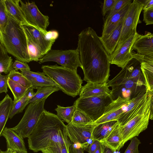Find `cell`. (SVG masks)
<instances>
[{"label": "cell", "mask_w": 153, "mask_h": 153, "mask_svg": "<svg viewBox=\"0 0 153 153\" xmlns=\"http://www.w3.org/2000/svg\"><path fill=\"white\" fill-rule=\"evenodd\" d=\"M78 48L83 71V80L98 84L107 83L110 76L109 55L99 37L90 27L78 35Z\"/></svg>", "instance_id": "6da1fadb"}, {"label": "cell", "mask_w": 153, "mask_h": 153, "mask_svg": "<svg viewBox=\"0 0 153 153\" xmlns=\"http://www.w3.org/2000/svg\"><path fill=\"white\" fill-rule=\"evenodd\" d=\"M27 138L29 149L35 153L49 147L72 144L66 125L56 114L45 109Z\"/></svg>", "instance_id": "7a4b0ae2"}, {"label": "cell", "mask_w": 153, "mask_h": 153, "mask_svg": "<svg viewBox=\"0 0 153 153\" xmlns=\"http://www.w3.org/2000/svg\"><path fill=\"white\" fill-rule=\"evenodd\" d=\"M8 14L7 24L4 31L0 33V42L7 53L17 60L29 63L31 61L25 31L21 24Z\"/></svg>", "instance_id": "3957f363"}, {"label": "cell", "mask_w": 153, "mask_h": 153, "mask_svg": "<svg viewBox=\"0 0 153 153\" xmlns=\"http://www.w3.org/2000/svg\"><path fill=\"white\" fill-rule=\"evenodd\" d=\"M42 72L59 86L60 90L72 97L79 94L83 81L77 70L57 64L43 65Z\"/></svg>", "instance_id": "277c9868"}, {"label": "cell", "mask_w": 153, "mask_h": 153, "mask_svg": "<svg viewBox=\"0 0 153 153\" xmlns=\"http://www.w3.org/2000/svg\"><path fill=\"white\" fill-rule=\"evenodd\" d=\"M152 92L148 94L138 111L125 125L120 127L122 143L121 148L125 143L133 138L138 136L146 129L151 114V102Z\"/></svg>", "instance_id": "5b68a950"}, {"label": "cell", "mask_w": 153, "mask_h": 153, "mask_svg": "<svg viewBox=\"0 0 153 153\" xmlns=\"http://www.w3.org/2000/svg\"><path fill=\"white\" fill-rule=\"evenodd\" d=\"M46 100L29 103L20 121L11 128L23 138H28L34 129L41 115L45 109Z\"/></svg>", "instance_id": "8992f818"}, {"label": "cell", "mask_w": 153, "mask_h": 153, "mask_svg": "<svg viewBox=\"0 0 153 153\" xmlns=\"http://www.w3.org/2000/svg\"><path fill=\"white\" fill-rule=\"evenodd\" d=\"M143 7V0H134L131 3L123 20L120 37L115 50L119 48L133 34L137 33V26L141 22L140 16Z\"/></svg>", "instance_id": "52a82bcc"}, {"label": "cell", "mask_w": 153, "mask_h": 153, "mask_svg": "<svg viewBox=\"0 0 153 153\" xmlns=\"http://www.w3.org/2000/svg\"><path fill=\"white\" fill-rule=\"evenodd\" d=\"M113 101L108 95L79 97L74 103L76 108L86 114L94 122L102 115L106 107Z\"/></svg>", "instance_id": "ba28073f"}, {"label": "cell", "mask_w": 153, "mask_h": 153, "mask_svg": "<svg viewBox=\"0 0 153 153\" xmlns=\"http://www.w3.org/2000/svg\"><path fill=\"white\" fill-rule=\"evenodd\" d=\"M53 62L62 66L77 70L78 67L82 68L79 50L75 49H51L38 62L39 64Z\"/></svg>", "instance_id": "9c48e42d"}, {"label": "cell", "mask_w": 153, "mask_h": 153, "mask_svg": "<svg viewBox=\"0 0 153 153\" xmlns=\"http://www.w3.org/2000/svg\"><path fill=\"white\" fill-rule=\"evenodd\" d=\"M19 4L25 18L30 26L46 35L50 23L48 16L41 13L34 1L24 2L19 0Z\"/></svg>", "instance_id": "30bf717a"}, {"label": "cell", "mask_w": 153, "mask_h": 153, "mask_svg": "<svg viewBox=\"0 0 153 153\" xmlns=\"http://www.w3.org/2000/svg\"><path fill=\"white\" fill-rule=\"evenodd\" d=\"M96 126L92 123L81 125L70 123L66 125L68 135L73 144L78 145L86 150L94 140L92 133Z\"/></svg>", "instance_id": "8fae6325"}, {"label": "cell", "mask_w": 153, "mask_h": 153, "mask_svg": "<svg viewBox=\"0 0 153 153\" xmlns=\"http://www.w3.org/2000/svg\"><path fill=\"white\" fill-rule=\"evenodd\" d=\"M137 33L133 34L118 49L109 55L111 64H114L123 69L133 59L131 48L137 37Z\"/></svg>", "instance_id": "7c38bea8"}, {"label": "cell", "mask_w": 153, "mask_h": 153, "mask_svg": "<svg viewBox=\"0 0 153 153\" xmlns=\"http://www.w3.org/2000/svg\"><path fill=\"white\" fill-rule=\"evenodd\" d=\"M130 97L124 98L120 96L113 100L105 108L102 115L92 124H98L113 120H117L124 111V108L131 101Z\"/></svg>", "instance_id": "4fadbf2b"}, {"label": "cell", "mask_w": 153, "mask_h": 153, "mask_svg": "<svg viewBox=\"0 0 153 153\" xmlns=\"http://www.w3.org/2000/svg\"><path fill=\"white\" fill-rule=\"evenodd\" d=\"M149 91L141 92L131 99L130 102L125 106L124 112L117 121L120 127L126 124L138 111L147 96Z\"/></svg>", "instance_id": "5bb4252c"}, {"label": "cell", "mask_w": 153, "mask_h": 153, "mask_svg": "<svg viewBox=\"0 0 153 153\" xmlns=\"http://www.w3.org/2000/svg\"><path fill=\"white\" fill-rule=\"evenodd\" d=\"M21 25L28 32L42 57L51 49L55 41L48 39L45 34L33 27Z\"/></svg>", "instance_id": "9a60e30c"}, {"label": "cell", "mask_w": 153, "mask_h": 153, "mask_svg": "<svg viewBox=\"0 0 153 153\" xmlns=\"http://www.w3.org/2000/svg\"><path fill=\"white\" fill-rule=\"evenodd\" d=\"M0 136L3 137L5 138L7 149L23 153L27 152L24 138L11 128H8L5 127L0 133Z\"/></svg>", "instance_id": "2e32d148"}, {"label": "cell", "mask_w": 153, "mask_h": 153, "mask_svg": "<svg viewBox=\"0 0 153 153\" xmlns=\"http://www.w3.org/2000/svg\"><path fill=\"white\" fill-rule=\"evenodd\" d=\"M131 3L127 4L117 13L110 16H107L103 25L101 37L108 35L123 21Z\"/></svg>", "instance_id": "e0dca14e"}, {"label": "cell", "mask_w": 153, "mask_h": 153, "mask_svg": "<svg viewBox=\"0 0 153 153\" xmlns=\"http://www.w3.org/2000/svg\"><path fill=\"white\" fill-rule=\"evenodd\" d=\"M22 73L31 82L33 89L44 87L53 86L59 88V85L43 72L39 71L20 70Z\"/></svg>", "instance_id": "ac0fdd59"}, {"label": "cell", "mask_w": 153, "mask_h": 153, "mask_svg": "<svg viewBox=\"0 0 153 153\" xmlns=\"http://www.w3.org/2000/svg\"><path fill=\"white\" fill-rule=\"evenodd\" d=\"M139 54L143 55L153 54V36L151 33L146 31L143 35L139 34L131 48Z\"/></svg>", "instance_id": "d6986e66"}, {"label": "cell", "mask_w": 153, "mask_h": 153, "mask_svg": "<svg viewBox=\"0 0 153 153\" xmlns=\"http://www.w3.org/2000/svg\"><path fill=\"white\" fill-rule=\"evenodd\" d=\"M110 92L107 83L87 82L82 86L79 95L80 98L87 97L108 95Z\"/></svg>", "instance_id": "ffe728a7"}, {"label": "cell", "mask_w": 153, "mask_h": 153, "mask_svg": "<svg viewBox=\"0 0 153 153\" xmlns=\"http://www.w3.org/2000/svg\"><path fill=\"white\" fill-rule=\"evenodd\" d=\"M123 21L108 35L103 37H100L103 46L109 55L114 52L117 46Z\"/></svg>", "instance_id": "44dd1931"}, {"label": "cell", "mask_w": 153, "mask_h": 153, "mask_svg": "<svg viewBox=\"0 0 153 153\" xmlns=\"http://www.w3.org/2000/svg\"><path fill=\"white\" fill-rule=\"evenodd\" d=\"M118 124L117 120H113L96 125L92 133L94 140L100 142L105 139Z\"/></svg>", "instance_id": "7402d4cb"}, {"label": "cell", "mask_w": 153, "mask_h": 153, "mask_svg": "<svg viewBox=\"0 0 153 153\" xmlns=\"http://www.w3.org/2000/svg\"><path fill=\"white\" fill-rule=\"evenodd\" d=\"M14 101L8 94L0 102V133L5 128Z\"/></svg>", "instance_id": "603a6c76"}, {"label": "cell", "mask_w": 153, "mask_h": 153, "mask_svg": "<svg viewBox=\"0 0 153 153\" xmlns=\"http://www.w3.org/2000/svg\"><path fill=\"white\" fill-rule=\"evenodd\" d=\"M4 2L9 14L21 24L30 26L20 8L19 0H4Z\"/></svg>", "instance_id": "cb8c5ba5"}, {"label": "cell", "mask_w": 153, "mask_h": 153, "mask_svg": "<svg viewBox=\"0 0 153 153\" xmlns=\"http://www.w3.org/2000/svg\"><path fill=\"white\" fill-rule=\"evenodd\" d=\"M8 53L2 43L0 42V74H8L14 69L13 62L11 56Z\"/></svg>", "instance_id": "d4e9b609"}, {"label": "cell", "mask_w": 153, "mask_h": 153, "mask_svg": "<svg viewBox=\"0 0 153 153\" xmlns=\"http://www.w3.org/2000/svg\"><path fill=\"white\" fill-rule=\"evenodd\" d=\"M35 93L33 88H29L22 97L17 101L14 102L13 106L9 118L11 119L16 114L22 112Z\"/></svg>", "instance_id": "484cf974"}, {"label": "cell", "mask_w": 153, "mask_h": 153, "mask_svg": "<svg viewBox=\"0 0 153 153\" xmlns=\"http://www.w3.org/2000/svg\"><path fill=\"white\" fill-rule=\"evenodd\" d=\"M140 63V70L143 76L146 91L153 92V66L142 62Z\"/></svg>", "instance_id": "4316f807"}, {"label": "cell", "mask_w": 153, "mask_h": 153, "mask_svg": "<svg viewBox=\"0 0 153 153\" xmlns=\"http://www.w3.org/2000/svg\"><path fill=\"white\" fill-rule=\"evenodd\" d=\"M101 142H105L115 151H119L121 148L122 138L118 124L108 136Z\"/></svg>", "instance_id": "83f0119b"}, {"label": "cell", "mask_w": 153, "mask_h": 153, "mask_svg": "<svg viewBox=\"0 0 153 153\" xmlns=\"http://www.w3.org/2000/svg\"><path fill=\"white\" fill-rule=\"evenodd\" d=\"M37 90L36 92L34 93L32 98L28 102V104L39 102L46 99L53 93L60 90L59 88L53 86L39 88Z\"/></svg>", "instance_id": "f1b7e54d"}, {"label": "cell", "mask_w": 153, "mask_h": 153, "mask_svg": "<svg viewBox=\"0 0 153 153\" xmlns=\"http://www.w3.org/2000/svg\"><path fill=\"white\" fill-rule=\"evenodd\" d=\"M76 108L75 104L74 103L71 106L64 107L57 105V107L55 110L56 112V115L63 122H65L68 124L71 123Z\"/></svg>", "instance_id": "f546056e"}, {"label": "cell", "mask_w": 153, "mask_h": 153, "mask_svg": "<svg viewBox=\"0 0 153 153\" xmlns=\"http://www.w3.org/2000/svg\"><path fill=\"white\" fill-rule=\"evenodd\" d=\"M26 36L27 47L31 61L39 62L42 57L27 31L23 27Z\"/></svg>", "instance_id": "4dcf8cb0"}, {"label": "cell", "mask_w": 153, "mask_h": 153, "mask_svg": "<svg viewBox=\"0 0 153 153\" xmlns=\"http://www.w3.org/2000/svg\"><path fill=\"white\" fill-rule=\"evenodd\" d=\"M7 85L8 88L13 95L14 102L17 101L22 97L28 89L8 78L7 79Z\"/></svg>", "instance_id": "1f68e13d"}, {"label": "cell", "mask_w": 153, "mask_h": 153, "mask_svg": "<svg viewBox=\"0 0 153 153\" xmlns=\"http://www.w3.org/2000/svg\"><path fill=\"white\" fill-rule=\"evenodd\" d=\"M8 78L28 89L32 87L30 81L22 73L13 69L7 74Z\"/></svg>", "instance_id": "d6a6232c"}, {"label": "cell", "mask_w": 153, "mask_h": 153, "mask_svg": "<svg viewBox=\"0 0 153 153\" xmlns=\"http://www.w3.org/2000/svg\"><path fill=\"white\" fill-rule=\"evenodd\" d=\"M93 120L86 114L76 108L71 123L76 124H91Z\"/></svg>", "instance_id": "836d02e7"}, {"label": "cell", "mask_w": 153, "mask_h": 153, "mask_svg": "<svg viewBox=\"0 0 153 153\" xmlns=\"http://www.w3.org/2000/svg\"><path fill=\"white\" fill-rule=\"evenodd\" d=\"M9 16L4 0H0V33L4 30L8 22Z\"/></svg>", "instance_id": "e575fe53"}, {"label": "cell", "mask_w": 153, "mask_h": 153, "mask_svg": "<svg viewBox=\"0 0 153 153\" xmlns=\"http://www.w3.org/2000/svg\"><path fill=\"white\" fill-rule=\"evenodd\" d=\"M71 146L65 145L56 147H51L41 151L42 153H69Z\"/></svg>", "instance_id": "d590c367"}, {"label": "cell", "mask_w": 153, "mask_h": 153, "mask_svg": "<svg viewBox=\"0 0 153 153\" xmlns=\"http://www.w3.org/2000/svg\"><path fill=\"white\" fill-rule=\"evenodd\" d=\"M131 142L124 153H139L138 147L141 143L137 137H134L131 140Z\"/></svg>", "instance_id": "8d00e7d4"}, {"label": "cell", "mask_w": 153, "mask_h": 153, "mask_svg": "<svg viewBox=\"0 0 153 153\" xmlns=\"http://www.w3.org/2000/svg\"><path fill=\"white\" fill-rule=\"evenodd\" d=\"M132 56L139 62H144L153 66V54L143 55L132 51Z\"/></svg>", "instance_id": "74e56055"}, {"label": "cell", "mask_w": 153, "mask_h": 153, "mask_svg": "<svg viewBox=\"0 0 153 153\" xmlns=\"http://www.w3.org/2000/svg\"><path fill=\"white\" fill-rule=\"evenodd\" d=\"M132 1L131 0H117L114 7L108 12L107 16H110L117 13Z\"/></svg>", "instance_id": "f35d334b"}, {"label": "cell", "mask_w": 153, "mask_h": 153, "mask_svg": "<svg viewBox=\"0 0 153 153\" xmlns=\"http://www.w3.org/2000/svg\"><path fill=\"white\" fill-rule=\"evenodd\" d=\"M117 0H104L102 10V15L105 16L114 7Z\"/></svg>", "instance_id": "ab89813d"}, {"label": "cell", "mask_w": 153, "mask_h": 153, "mask_svg": "<svg viewBox=\"0 0 153 153\" xmlns=\"http://www.w3.org/2000/svg\"><path fill=\"white\" fill-rule=\"evenodd\" d=\"M143 21L146 25H153V9L143 11Z\"/></svg>", "instance_id": "60d3db41"}, {"label": "cell", "mask_w": 153, "mask_h": 153, "mask_svg": "<svg viewBox=\"0 0 153 153\" xmlns=\"http://www.w3.org/2000/svg\"><path fill=\"white\" fill-rule=\"evenodd\" d=\"M8 79L7 74L4 75L0 74V93H7L8 92Z\"/></svg>", "instance_id": "b9f144b4"}, {"label": "cell", "mask_w": 153, "mask_h": 153, "mask_svg": "<svg viewBox=\"0 0 153 153\" xmlns=\"http://www.w3.org/2000/svg\"><path fill=\"white\" fill-rule=\"evenodd\" d=\"M13 66L14 69L16 71L18 70L27 71H30V68L27 63L17 60H15L13 62Z\"/></svg>", "instance_id": "7bdbcfd3"}, {"label": "cell", "mask_w": 153, "mask_h": 153, "mask_svg": "<svg viewBox=\"0 0 153 153\" xmlns=\"http://www.w3.org/2000/svg\"><path fill=\"white\" fill-rule=\"evenodd\" d=\"M59 35V33L57 31L51 30L48 31L45 36L49 40L55 41L58 38Z\"/></svg>", "instance_id": "ee69618b"}, {"label": "cell", "mask_w": 153, "mask_h": 153, "mask_svg": "<svg viewBox=\"0 0 153 153\" xmlns=\"http://www.w3.org/2000/svg\"><path fill=\"white\" fill-rule=\"evenodd\" d=\"M100 142L97 140H94L93 142L88 147L86 151L88 153H94L100 143Z\"/></svg>", "instance_id": "f6af8a7d"}, {"label": "cell", "mask_w": 153, "mask_h": 153, "mask_svg": "<svg viewBox=\"0 0 153 153\" xmlns=\"http://www.w3.org/2000/svg\"><path fill=\"white\" fill-rule=\"evenodd\" d=\"M100 142L102 148V153H116V151L110 147L105 142Z\"/></svg>", "instance_id": "bcb514c9"}, {"label": "cell", "mask_w": 153, "mask_h": 153, "mask_svg": "<svg viewBox=\"0 0 153 153\" xmlns=\"http://www.w3.org/2000/svg\"><path fill=\"white\" fill-rule=\"evenodd\" d=\"M143 11L153 9V0H143Z\"/></svg>", "instance_id": "7dc6e473"}, {"label": "cell", "mask_w": 153, "mask_h": 153, "mask_svg": "<svg viewBox=\"0 0 153 153\" xmlns=\"http://www.w3.org/2000/svg\"><path fill=\"white\" fill-rule=\"evenodd\" d=\"M72 145L74 148L75 153H84L83 149L79 146L72 143Z\"/></svg>", "instance_id": "c3c4849f"}, {"label": "cell", "mask_w": 153, "mask_h": 153, "mask_svg": "<svg viewBox=\"0 0 153 153\" xmlns=\"http://www.w3.org/2000/svg\"><path fill=\"white\" fill-rule=\"evenodd\" d=\"M94 153H102V148L100 142L98 145L97 149Z\"/></svg>", "instance_id": "681fc988"}, {"label": "cell", "mask_w": 153, "mask_h": 153, "mask_svg": "<svg viewBox=\"0 0 153 153\" xmlns=\"http://www.w3.org/2000/svg\"><path fill=\"white\" fill-rule=\"evenodd\" d=\"M16 152L11 149H7L5 151H3L0 150V153H15Z\"/></svg>", "instance_id": "f907efd6"}, {"label": "cell", "mask_w": 153, "mask_h": 153, "mask_svg": "<svg viewBox=\"0 0 153 153\" xmlns=\"http://www.w3.org/2000/svg\"><path fill=\"white\" fill-rule=\"evenodd\" d=\"M151 112L153 111V92H152V95L151 97Z\"/></svg>", "instance_id": "816d5d0a"}, {"label": "cell", "mask_w": 153, "mask_h": 153, "mask_svg": "<svg viewBox=\"0 0 153 153\" xmlns=\"http://www.w3.org/2000/svg\"><path fill=\"white\" fill-rule=\"evenodd\" d=\"M150 120H153V111L151 112L150 117Z\"/></svg>", "instance_id": "f5cc1de1"}, {"label": "cell", "mask_w": 153, "mask_h": 153, "mask_svg": "<svg viewBox=\"0 0 153 153\" xmlns=\"http://www.w3.org/2000/svg\"><path fill=\"white\" fill-rule=\"evenodd\" d=\"M15 153H23V152L16 151Z\"/></svg>", "instance_id": "db71d44e"}, {"label": "cell", "mask_w": 153, "mask_h": 153, "mask_svg": "<svg viewBox=\"0 0 153 153\" xmlns=\"http://www.w3.org/2000/svg\"><path fill=\"white\" fill-rule=\"evenodd\" d=\"M151 35H152V36H153V33H151Z\"/></svg>", "instance_id": "11a10c76"}]
</instances>
